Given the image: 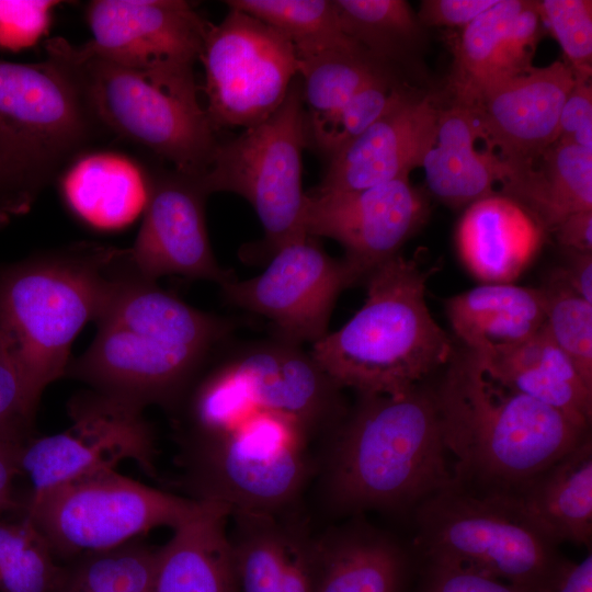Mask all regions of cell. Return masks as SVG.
Here are the masks:
<instances>
[{
	"instance_id": "obj_1",
	"label": "cell",
	"mask_w": 592,
	"mask_h": 592,
	"mask_svg": "<svg viewBox=\"0 0 592 592\" xmlns=\"http://www.w3.org/2000/svg\"><path fill=\"white\" fill-rule=\"evenodd\" d=\"M358 396L327 437L320 479L327 511H406L453 485L433 389Z\"/></svg>"
},
{
	"instance_id": "obj_2",
	"label": "cell",
	"mask_w": 592,
	"mask_h": 592,
	"mask_svg": "<svg viewBox=\"0 0 592 592\" xmlns=\"http://www.w3.org/2000/svg\"><path fill=\"white\" fill-rule=\"evenodd\" d=\"M90 346L66 375L138 409L175 406L232 323L198 310L138 275L114 295Z\"/></svg>"
},
{
	"instance_id": "obj_3",
	"label": "cell",
	"mask_w": 592,
	"mask_h": 592,
	"mask_svg": "<svg viewBox=\"0 0 592 592\" xmlns=\"http://www.w3.org/2000/svg\"><path fill=\"white\" fill-rule=\"evenodd\" d=\"M447 365L433 394L459 487L515 492L590 435L559 410L501 385L468 349Z\"/></svg>"
},
{
	"instance_id": "obj_4",
	"label": "cell",
	"mask_w": 592,
	"mask_h": 592,
	"mask_svg": "<svg viewBox=\"0 0 592 592\" xmlns=\"http://www.w3.org/2000/svg\"><path fill=\"white\" fill-rule=\"evenodd\" d=\"M140 275L128 249L79 242L0 265V334L31 408L66 375L71 344Z\"/></svg>"
},
{
	"instance_id": "obj_5",
	"label": "cell",
	"mask_w": 592,
	"mask_h": 592,
	"mask_svg": "<svg viewBox=\"0 0 592 592\" xmlns=\"http://www.w3.org/2000/svg\"><path fill=\"white\" fill-rule=\"evenodd\" d=\"M432 272L400 253L369 272L363 306L310 351L337 385L358 395H400L448 364L452 342L425 301Z\"/></svg>"
},
{
	"instance_id": "obj_6",
	"label": "cell",
	"mask_w": 592,
	"mask_h": 592,
	"mask_svg": "<svg viewBox=\"0 0 592 592\" xmlns=\"http://www.w3.org/2000/svg\"><path fill=\"white\" fill-rule=\"evenodd\" d=\"M415 546L425 562L455 566L532 592H549L568 561L511 493L453 482L415 508Z\"/></svg>"
},
{
	"instance_id": "obj_7",
	"label": "cell",
	"mask_w": 592,
	"mask_h": 592,
	"mask_svg": "<svg viewBox=\"0 0 592 592\" xmlns=\"http://www.w3.org/2000/svg\"><path fill=\"white\" fill-rule=\"evenodd\" d=\"M309 441L294 421L255 410L227 430L187 434L185 482L195 500L230 512H287L317 470Z\"/></svg>"
},
{
	"instance_id": "obj_8",
	"label": "cell",
	"mask_w": 592,
	"mask_h": 592,
	"mask_svg": "<svg viewBox=\"0 0 592 592\" xmlns=\"http://www.w3.org/2000/svg\"><path fill=\"white\" fill-rule=\"evenodd\" d=\"M45 49L68 69L102 129L150 150L178 172L205 174L219 139L200 101L111 62L84 44L54 37Z\"/></svg>"
},
{
	"instance_id": "obj_9",
	"label": "cell",
	"mask_w": 592,
	"mask_h": 592,
	"mask_svg": "<svg viewBox=\"0 0 592 592\" xmlns=\"http://www.w3.org/2000/svg\"><path fill=\"white\" fill-rule=\"evenodd\" d=\"M308 145L297 76L283 103L266 119L235 138L218 140L210 164L201 177L208 194L230 192L249 202L264 230L254 251L263 258L307 237L303 224L301 157Z\"/></svg>"
},
{
	"instance_id": "obj_10",
	"label": "cell",
	"mask_w": 592,
	"mask_h": 592,
	"mask_svg": "<svg viewBox=\"0 0 592 592\" xmlns=\"http://www.w3.org/2000/svg\"><path fill=\"white\" fill-rule=\"evenodd\" d=\"M206 501L182 498L118 474L100 470L64 482L21 504L58 560L116 548L149 531L175 528Z\"/></svg>"
},
{
	"instance_id": "obj_11",
	"label": "cell",
	"mask_w": 592,
	"mask_h": 592,
	"mask_svg": "<svg viewBox=\"0 0 592 592\" xmlns=\"http://www.w3.org/2000/svg\"><path fill=\"white\" fill-rule=\"evenodd\" d=\"M101 129L59 60L0 59V155L34 200Z\"/></svg>"
},
{
	"instance_id": "obj_12",
	"label": "cell",
	"mask_w": 592,
	"mask_h": 592,
	"mask_svg": "<svg viewBox=\"0 0 592 592\" xmlns=\"http://www.w3.org/2000/svg\"><path fill=\"white\" fill-rule=\"evenodd\" d=\"M198 61L205 73V111L216 130L246 129L263 122L283 103L298 76L291 41L231 8L218 24H209Z\"/></svg>"
},
{
	"instance_id": "obj_13",
	"label": "cell",
	"mask_w": 592,
	"mask_h": 592,
	"mask_svg": "<svg viewBox=\"0 0 592 592\" xmlns=\"http://www.w3.org/2000/svg\"><path fill=\"white\" fill-rule=\"evenodd\" d=\"M84 13L92 35L84 45L92 53L198 101L193 68L210 22L192 2L93 0Z\"/></svg>"
},
{
	"instance_id": "obj_14",
	"label": "cell",
	"mask_w": 592,
	"mask_h": 592,
	"mask_svg": "<svg viewBox=\"0 0 592 592\" xmlns=\"http://www.w3.org/2000/svg\"><path fill=\"white\" fill-rule=\"evenodd\" d=\"M71 424L56 434L30 437L20 454V476L38 496L69 480L136 462L155 474V443L143 410L94 390L68 403Z\"/></svg>"
},
{
	"instance_id": "obj_15",
	"label": "cell",
	"mask_w": 592,
	"mask_h": 592,
	"mask_svg": "<svg viewBox=\"0 0 592 592\" xmlns=\"http://www.w3.org/2000/svg\"><path fill=\"white\" fill-rule=\"evenodd\" d=\"M357 281L343 259L307 236L276 251L260 275L220 287L229 303L270 319L277 339L301 345L328 334L338 296Z\"/></svg>"
},
{
	"instance_id": "obj_16",
	"label": "cell",
	"mask_w": 592,
	"mask_h": 592,
	"mask_svg": "<svg viewBox=\"0 0 592 592\" xmlns=\"http://www.w3.org/2000/svg\"><path fill=\"white\" fill-rule=\"evenodd\" d=\"M428 204L408 178L350 192H305L304 229L339 242L357 280L399 253L424 223Z\"/></svg>"
},
{
	"instance_id": "obj_17",
	"label": "cell",
	"mask_w": 592,
	"mask_h": 592,
	"mask_svg": "<svg viewBox=\"0 0 592 592\" xmlns=\"http://www.w3.org/2000/svg\"><path fill=\"white\" fill-rule=\"evenodd\" d=\"M206 192L201 177L171 170L150 171L149 193L130 260L146 280L179 274L220 286L234 278L223 269L210 246Z\"/></svg>"
},
{
	"instance_id": "obj_18",
	"label": "cell",
	"mask_w": 592,
	"mask_h": 592,
	"mask_svg": "<svg viewBox=\"0 0 592 592\" xmlns=\"http://www.w3.org/2000/svg\"><path fill=\"white\" fill-rule=\"evenodd\" d=\"M226 363L253 410L294 421L310 440L328 437L348 413L342 388L300 345L276 338L252 344Z\"/></svg>"
},
{
	"instance_id": "obj_19",
	"label": "cell",
	"mask_w": 592,
	"mask_h": 592,
	"mask_svg": "<svg viewBox=\"0 0 592 592\" xmlns=\"http://www.w3.org/2000/svg\"><path fill=\"white\" fill-rule=\"evenodd\" d=\"M574 80L571 68L557 60L494 87L470 107L480 138L499 150L510 175L533 168L558 140L560 113Z\"/></svg>"
},
{
	"instance_id": "obj_20",
	"label": "cell",
	"mask_w": 592,
	"mask_h": 592,
	"mask_svg": "<svg viewBox=\"0 0 592 592\" xmlns=\"http://www.w3.org/2000/svg\"><path fill=\"white\" fill-rule=\"evenodd\" d=\"M437 109L409 89L366 130L330 156L320 192H350L408 178L436 138Z\"/></svg>"
},
{
	"instance_id": "obj_21",
	"label": "cell",
	"mask_w": 592,
	"mask_h": 592,
	"mask_svg": "<svg viewBox=\"0 0 592 592\" xmlns=\"http://www.w3.org/2000/svg\"><path fill=\"white\" fill-rule=\"evenodd\" d=\"M543 35L536 1L498 0L466 25L456 44L449 87L470 109L489 90L531 70Z\"/></svg>"
},
{
	"instance_id": "obj_22",
	"label": "cell",
	"mask_w": 592,
	"mask_h": 592,
	"mask_svg": "<svg viewBox=\"0 0 592 592\" xmlns=\"http://www.w3.org/2000/svg\"><path fill=\"white\" fill-rule=\"evenodd\" d=\"M287 512H230L227 534L236 592L316 591V536Z\"/></svg>"
},
{
	"instance_id": "obj_23",
	"label": "cell",
	"mask_w": 592,
	"mask_h": 592,
	"mask_svg": "<svg viewBox=\"0 0 592 592\" xmlns=\"http://www.w3.org/2000/svg\"><path fill=\"white\" fill-rule=\"evenodd\" d=\"M59 193L83 225L116 231L143 215L150 172L125 153L84 150L59 173Z\"/></svg>"
},
{
	"instance_id": "obj_24",
	"label": "cell",
	"mask_w": 592,
	"mask_h": 592,
	"mask_svg": "<svg viewBox=\"0 0 592 592\" xmlns=\"http://www.w3.org/2000/svg\"><path fill=\"white\" fill-rule=\"evenodd\" d=\"M473 352L487 374L501 385L559 410L590 430L592 388L553 340L545 325L519 343Z\"/></svg>"
},
{
	"instance_id": "obj_25",
	"label": "cell",
	"mask_w": 592,
	"mask_h": 592,
	"mask_svg": "<svg viewBox=\"0 0 592 592\" xmlns=\"http://www.w3.org/2000/svg\"><path fill=\"white\" fill-rule=\"evenodd\" d=\"M315 592H401L410 554L392 535L364 521L328 528L316 536Z\"/></svg>"
},
{
	"instance_id": "obj_26",
	"label": "cell",
	"mask_w": 592,
	"mask_h": 592,
	"mask_svg": "<svg viewBox=\"0 0 592 592\" xmlns=\"http://www.w3.org/2000/svg\"><path fill=\"white\" fill-rule=\"evenodd\" d=\"M542 227L520 204L492 194L470 204L457 228L468 270L485 283H512L533 259Z\"/></svg>"
},
{
	"instance_id": "obj_27",
	"label": "cell",
	"mask_w": 592,
	"mask_h": 592,
	"mask_svg": "<svg viewBox=\"0 0 592 592\" xmlns=\"http://www.w3.org/2000/svg\"><path fill=\"white\" fill-rule=\"evenodd\" d=\"M480 130L470 109L453 104L440 110L436 138L421 166L429 190L443 203L459 207L494 194L511 169L491 150L479 151Z\"/></svg>"
},
{
	"instance_id": "obj_28",
	"label": "cell",
	"mask_w": 592,
	"mask_h": 592,
	"mask_svg": "<svg viewBox=\"0 0 592 592\" xmlns=\"http://www.w3.org/2000/svg\"><path fill=\"white\" fill-rule=\"evenodd\" d=\"M230 510L206 501L158 549L151 592H236L227 534Z\"/></svg>"
},
{
	"instance_id": "obj_29",
	"label": "cell",
	"mask_w": 592,
	"mask_h": 592,
	"mask_svg": "<svg viewBox=\"0 0 592 592\" xmlns=\"http://www.w3.org/2000/svg\"><path fill=\"white\" fill-rule=\"evenodd\" d=\"M528 521L555 544L590 547L592 537V440L511 492Z\"/></svg>"
},
{
	"instance_id": "obj_30",
	"label": "cell",
	"mask_w": 592,
	"mask_h": 592,
	"mask_svg": "<svg viewBox=\"0 0 592 592\" xmlns=\"http://www.w3.org/2000/svg\"><path fill=\"white\" fill-rule=\"evenodd\" d=\"M446 315L466 349L482 351L526 340L546 320L542 287L485 283L446 300Z\"/></svg>"
},
{
	"instance_id": "obj_31",
	"label": "cell",
	"mask_w": 592,
	"mask_h": 592,
	"mask_svg": "<svg viewBox=\"0 0 592 592\" xmlns=\"http://www.w3.org/2000/svg\"><path fill=\"white\" fill-rule=\"evenodd\" d=\"M539 159V169L519 173L503 195L550 231L568 215L592 210V151L557 140Z\"/></svg>"
},
{
	"instance_id": "obj_32",
	"label": "cell",
	"mask_w": 592,
	"mask_h": 592,
	"mask_svg": "<svg viewBox=\"0 0 592 592\" xmlns=\"http://www.w3.org/2000/svg\"><path fill=\"white\" fill-rule=\"evenodd\" d=\"M225 4L282 32L297 58L329 52L366 53L343 32L333 0H227Z\"/></svg>"
},
{
	"instance_id": "obj_33",
	"label": "cell",
	"mask_w": 592,
	"mask_h": 592,
	"mask_svg": "<svg viewBox=\"0 0 592 592\" xmlns=\"http://www.w3.org/2000/svg\"><path fill=\"white\" fill-rule=\"evenodd\" d=\"M343 32L373 59L391 68L422 39V24L405 0H333Z\"/></svg>"
},
{
	"instance_id": "obj_34",
	"label": "cell",
	"mask_w": 592,
	"mask_h": 592,
	"mask_svg": "<svg viewBox=\"0 0 592 592\" xmlns=\"http://www.w3.org/2000/svg\"><path fill=\"white\" fill-rule=\"evenodd\" d=\"M297 60L308 138L371 79L391 69L366 53L329 52Z\"/></svg>"
},
{
	"instance_id": "obj_35",
	"label": "cell",
	"mask_w": 592,
	"mask_h": 592,
	"mask_svg": "<svg viewBox=\"0 0 592 592\" xmlns=\"http://www.w3.org/2000/svg\"><path fill=\"white\" fill-rule=\"evenodd\" d=\"M61 563L33 523L0 516V592H60Z\"/></svg>"
},
{
	"instance_id": "obj_36",
	"label": "cell",
	"mask_w": 592,
	"mask_h": 592,
	"mask_svg": "<svg viewBox=\"0 0 592 592\" xmlns=\"http://www.w3.org/2000/svg\"><path fill=\"white\" fill-rule=\"evenodd\" d=\"M159 547L137 539L66 563L60 592H151Z\"/></svg>"
},
{
	"instance_id": "obj_37",
	"label": "cell",
	"mask_w": 592,
	"mask_h": 592,
	"mask_svg": "<svg viewBox=\"0 0 592 592\" xmlns=\"http://www.w3.org/2000/svg\"><path fill=\"white\" fill-rule=\"evenodd\" d=\"M407 90L392 69L379 72L309 136V145L329 158L366 130Z\"/></svg>"
},
{
	"instance_id": "obj_38",
	"label": "cell",
	"mask_w": 592,
	"mask_h": 592,
	"mask_svg": "<svg viewBox=\"0 0 592 592\" xmlns=\"http://www.w3.org/2000/svg\"><path fill=\"white\" fill-rule=\"evenodd\" d=\"M542 288L546 330L592 388V304L570 289L555 270Z\"/></svg>"
},
{
	"instance_id": "obj_39",
	"label": "cell",
	"mask_w": 592,
	"mask_h": 592,
	"mask_svg": "<svg viewBox=\"0 0 592 592\" xmlns=\"http://www.w3.org/2000/svg\"><path fill=\"white\" fill-rule=\"evenodd\" d=\"M536 8L543 24L559 43L576 77L591 78L592 2L590 0H542Z\"/></svg>"
},
{
	"instance_id": "obj_40",
	"label": "cell",
	"mask_w": 592,
	"mask_h": 592,
	"mask_svg": "<svg viewBox=\"0 0 592 592\" xmlns=\"http://www.w3.org/2000/svg\"><path fill=\"white\" fill-rule=\"evenodd\" d=\"M55 0H0V49L21 52L34 47L47 33Z\"/></svg>"
},
{
	"instance_id": "obj_41",
	"label": "cell",
	"mask_w": 592,
	"mask_h": 592,
	"mask_svg": "<svg viewBox=\"0 0 592 592\" xmlns=\"http://www.w3.org/2000/svg\"><path fill=\"white\" fill-rule=\"evenodd\" d=\"M34 413L0 334V437L30 439Z\"/></svg>"
},
{
	"instance_id": "obj_42",
	"label": "cell",
	"mask_w": 592,
	"mask_h": 592,
	"mask_svg": "<svg viewBox=\"0 0 592 592\" xmlns=\"http://www.w3.org/2000/svg\"><path fill=\"white\" fill-rule=\"evenodd\" d=\"M418 592H532L455 566L425 562Z\"/></svg>"
},
{
	"instance_id": "obj_43",
	"label": "cell",
	"mask_w": 592,
	"mask_h": 592,
	"mask_svg": "<svg viewBox=\"0 0 592 592\" xmlns=\"http://www.w3.org/2000/svg\"><path fill=\"white\" fill-rule=\"evenodd\" d=\"M558 140L592 151V88L590 78L576 77L559 117Z\"/></svg>"
},
{
	"instance_id": "obj_44",
	"label": "cell",
	"mask_w": 592,
	"mask_h": 592,
	"mask_svg": "<svg viewBox=\"0 0 592 592\" xmlns=\"http://www.w3.org/2000/svg\"><path fill=\"white\" fill-rule=\"evenodd\" d=\"M497 2L498 0H423L417 15L422 25L464 29Z\"/></svg>"
},
{
	"instance_id": "obj_45",
	"label": "cell",
	"mask_w": 592,
	"mask_h": 592,
	"mask_svg": "<svg viewBox=\"0 0 592 592\" xmlns=\"http://www.w3.org/2000/svg\"><path fill=\"white\" fill-rule=\"evenodd\" d=\"M27 440L0 437V516L21 509L13 485L20 476V454Z\"/></svg>"
},
{
	"instance_id": "obj_46",
	"label": "cell",
	"mask_w": 592,
	"mask_h": 592,
	"mask_svg": "<svg viewBox=\"0 0 592 592\" xmlns=\"http://www.w3.org/2000/svg\"><path fill=\"white\" fill-rule=\"evenodd\" d=\"M34 201L0 155V225L29 212Z\"/></svg>"
},
{
	"instance_id": "obj_47",
	"label": "cell",
	"mask_w": 592,
	"mask_h": 592,
	"mask_svg": "<svg viewBox=\"0 0 592 592\" xmlns=\"http://www.w3.org/2000/svg\"><path fill=\"white\" fill-rule=\"evenodd\" d=\"M553 232L565 250L592 252V210L568 215Z\"/></svg>"
},
{
	"instance_id": "obj_48",
	"label": "cell",
	"mask_w": 592,
	"mask_h": 592,
	"mask_svg": "<svg viewBox=\"0 0 592 592\" xmlns=\"http://www.w3.org/2000/svg\"><path fill=\"white\" fill-rule=\"evenodd\" d=\"M566 261L556 273L577 295L592 304V252L565 250Z\"/></svg>"
},
{
	"instance_id": "obj_49",
	"label": "cell",
	"mask_w": 592,
	"mask_h": 592,
	"mask_svg": "<svg viewBox=\"0 0 592 592\" xmlns=\"http://www.w3.org/2000/svg\"><path fill=\"white\" fill-rule=\"evenodd\" d=\"M549 592H592V556L581 562L567 561Z\"/></svg>"
}]
</instances>
